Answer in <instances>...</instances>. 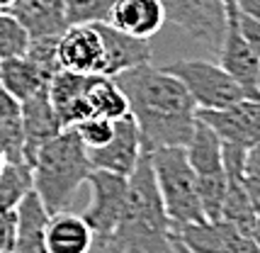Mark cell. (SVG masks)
Listing matches in <instances>:
<instances>
[{
	"mask_svg": "<svg viewBox=\"0 0 260 253\" xmlns=\"http://www.w3.org/2000/svg\"><path fill=\"white\" fill-rule=\"evenodd\" d=\"M15 0H0V10H10Z\"/></svg>",
	"mask_w": 260,
	"mask_h": 253,
	"instance_id": "35",
	"label": "cell"
},
{
	"mask_svg": "<svg viewBox=\"0 0 260 253\" xmlns=\"http://www.w3.org/2000/svg\"><path fill=\"white\" fill-rule=\"evenodd\" d=\"M24 56L29 58L37 69L44 71L46 76L51 78L56 71H61V66H58V37L29 39V46H27Z\"/></svg>",
	"mask_w": 260,
	"mask_h": 253,
	"instance_id": "28",
	"label": "cell"
},
{
	"mask_svg": "<svg viewBox=\"0 0 260 253\" xmlns=\"http://www.w3.org/2000/svg\"><path fill=\"white\" fill-rule=\"evenodd\" d=\"M29 168H32V190L42 200L46 212L56 214L66 209L76 190L88 180L92 163L78 132L68 126L34 153Z\"/></svg>",
	"mask_w": 260,
	"mask_h": 253,
	"instance_id": "3",
	"label": "cell"
},
{
	"mask_svg": "<svg viewBox=\"0 0 260 253\" xmlns=\"http://www.w3.org/2000/svg\"><path fill=\"white\" fill-rule=\"evenodd\" d=\"M250 239L255 241V246L260 248V214H258V219H255V227H253V234H250Z\"/></svg>",
	"mask_w": 260,
	"mask_h": 253,
	"instance_id": "34",
	"label": "cell"
},
{
	"mask_svg": "<svg viewBox=\"0 0 260 253\" xmlns=\"http://www.w3.org/2000/svg\"><path fill=\"white\" fill-rule=\"evenodd\" d=\"M88 110H90V117L122 119L129 115V103L114 78L92 73L88 83Z\"/></svg>",
	"mask_w": 260,
	"mask_h": 253,
	"instance_id": "22",
	"label": "cell"
},
{
	"mask_svg": "<svg viewBox=\"0 0 260 253\" xmlns=\"http://www.w3.org/2000/svg\"><path fill=\"white\" fill-rule=\"evenodd\" d=\"M241 185L248 195L250 205L260 214V144L250 146L246 151V163H243V173H241Z\"/></svg>",
	"mask_w": 260,
	"mask_h": 253,
	"instance_id": "30",
	"label": "cell"
},
{
	"mask_svg": "<svg viewBox=\"0 0 260 253\" xmlns=\"http://www.w3.org/2000/svg\"><path fill=\"white\" fill-rule=\"evenodd\" d=\"M107 253H185L187 248L178 241L175 227L166 214L160 200L151 153L144 151L129 175L126 205L119 224L100 243Z\"/></svg>",
	"mask_w": 260,
	"mask_h": 253,
	"instance_id": "2",
	"label": "cell"
},
{
	"mask_svg": "<svg viewBox=\"0 0 260 253\" xmlns=\"http://www.w3.org/2000/svg\"><path fill=\"white\" fill-rule=\"evenodd\" d=\"M117 0H66V22L71 24H107Z\"/></svg>",
	"mask_w": 260,
	"mask_h": 253,
	"instance_id": "25",
	"label": "cell"
},
{
	"mask_svg": "<svg viewBox=\"0 0 260 253\" xmlns=\"http://www.w3.org/2000/svg\"><path fill=\"white\" fill-rule=\"evenodd\" d=\"M107 24L124 35L151 39L166 24V12L160 0H117Z\"/></svg>",
	"mask_w": 260,
	"mask_h": 253,
	"instance_id": "17",
	"label": "cell"
},
{
	"mask_svg": "<svg viewBox=\"0 0 260 253\" xmlns=\"http://www.w3.org/2000/svg\"><path fill=\"white\" fill-rule=\"evenodd\" d=\"M49 76L44 71H39L27 56H15V58H3L0 61V83L8 90L24 103L27 98H32L34 92L49 85Z\"/></svg>",
	"mask_w": 260,
	"mask_h": 253,
	"instance_id": "21",
	"label": "cell"
},
{
	"mask_svg": "<svg viewBox=\"0 0 260 253\" xmlns=\"http://www.w3.org/2000/svg\"><path fill=\"white\" fill-rule=\"evenodd\" d=\"M85 183L90 185V202H88V207L80 217L88 222V227L92 229V236L100 246L122 219V212H124L126 205L129 178L92 168Z\"/></svg>",
	"mask_w": 260,
	"mask_h": 253,
	"instance_id": "6",
	"label": "cell"
},
{
	"mask_svg": "<svg viewBox=\"0 0 260 253\" xmlns=\"http://www.w3.org/2000/svg\"><path fill=\"white\" fill-rule=\"evenodd\" d=\"M114 81L129 103V115L139 126L144 151L151 153L190 141L200 107L173 73L144 64L114 76Z\"/></svg>",
	"mask_w": 260,
	"mask_h": 253,
	"instance_id": "1",
	"label": "cell"
},
{
	"mask_svg": "<svg viewBox=\"0 0 260 253\" xmlns=\"http://www.w3.org/2000/svg\"><path fill=\"white\" fill-rule=\"evenodd\" d=\"M5 163L8 161H5V156H3V151H0V173H3V168H5Z\"/></svg>",
	"mask_w": 260,
	"mask_h": 253,
	"instance_id": "37",
	"label": "cell"
},
{
	"mask_svg": "<svg viewBox=\"0 0 260 253\" xmlns=\"http://www.w3.org/2000/svg\"><path fill=\"white\" fill-rule=\"evenodd\" d=\"M20 119H22L24 129V161L29 166L34 153L61 132V122L49 100V85L24 100L22 110H20Z\"/></svg>",
	"mask_w": 260,
	"mask_h": 253,
	"instance_id": "14",
	"label": "cell"
},
{
	"mask_svg": "<svg viewBox=\"0 0 260 253\" xmlns=\"http://www.w3.org/2000/svg\"><path fill=\"white\" fill-rule=\"evenodd\" d=\"M226 5V27H224V39L219 46V66L246 90V98H258L255 95V76L260 69V58L253 54L248 42L243 39L238 29V5L236 0H224Z\"/></svg>",
	"mask_w": 260,
	"mask_h": 253,
	"instance_id": "9",
	"label": "cell"
},
{
	"mask_svg": "<svg viewBox=\"0 0 260 253\" xmlns=\"http://www.w3.org/2000/svg\"><path fill=\"white\" fill-rule=\"evenodd\" d=\"M197 117L212 126L221 141L246 149L260 144V98H241L224 110H200Z\"/></svg>",
	"mask_w": 260,
	"mask_h": 253,
	"instance_id": "10",
	"label": "cell"
},
{
	"mask_svg": "<svg viewBox=\"0 0 260 253\" xmlns=\"http://www.w3.org/2000/svg\"><path fill=\"white\" fill-rule=\"evenodd\" d=\"M255 95L260 98V69H258V76H255Z\"/></svg>",
	"mask_w": 260,
	"mask_h": 253,
	"instance_id": "36",
	"label": "cell"
},
{
	"mask_svg": "<svg viewBox=\"0 0 260 253\" xmlns=\"http://www.w3.org/2000/svg\"><path fill=\"white\" fill-rule=\"evenodd\" d=\"M151 166L170 222L175 227L202 222L204 212L197 193V175L187 161L185 146H166L151 151Z\"/></svg>",
	"mask_w": 260,
	"mask_h": 253,
	"instance_id": "4",
	"label": "cell"
},
{
	"mask_svg": "<svg viewBox=\"0 0 260 253\" xmlns=\"http://www.w3.org/2000/svg\"><path fill=\"white\" fill-rule=\"evenodd\" d=\"M160 5L166 12V22L180 27L207 49L219 51L226 27L224 0H160Z\"/></svg>",
	"mask_w": 260,
	"mask_h": 253,
	"instance_id": "7",
	"label": "cell"
},
{
	"mask_svg": "<svg viewBox=\"0 0 260 253\" xmlns=\"http://www.w3.org/2000/svg\"><path fill=\"white\" fill-rule=\"evenodd\" d=\"M185 153H187V161H190L197 178L226 175L224 173V163H221V139L200 117L194 122L192 137L185 144Z\"/></svg>",
	"mask_w": 260,
	"mask_h": 253,
	"instance_id": "20",
	"label": "cell"
},
{
	"mask_svg": "<svg viewBox=\"0 0 260 253\" xmlns=\"http://www.w3.org/2000/svg\"><path fill=\"white\" fill-rule=\"evenodd\" d=\"M185 253H190V251H185Z\"/></svg>",
	"mask_w": 260,
	"mask_h": 253,
	"instance_id": "38",
	"label": "cell"
},
{
	"mask_svg": "<svg viewBox=\"0 0 260 253\" xmlns=\"http://www.w3.org/2000/svg\"><path fill=\"white\" fill-rule=\"evenodd\" d=\"M141 153H144V149H141L139 126L132 119V115H126L122 119H114L112 139L100 149L88 151V159H90L92 168H98V171H110L129 178L134 173Z\"/></svg>",
	"mask_w": 260,
	"mask_h": 253,
	"instance_id": "11",
	"label": "cell"
},
{
	"mask_svg": "<svg viewBox=\"0 0 260 253\" xmlns=\"http://www.w3.org/2000/svg\"><path fill=\"white\" fill-rule=\"evenodd\" d=\"M8 12L27 29L29 39L61 37L68 29L66 0H15Z\"/></svg>",
	"mask_w": 260,
	"mask_h": 253,
	"instance_id": "16",
	"label": "cell"
},
{
	"mask_svg": "<svg viewBox=\"0 0 260 253\" xmlns=\"http://www.w3.org/2000/svg\"><path fill=\"white\" fill-rule=\"evenodd\" d=\"M78 132L80 141L85 144V149L92 151V149H100L105 146L114 134V119H105V117H90L85 122L73 126Z\"/></svg>",
	"mask_w": 260,
	"mask_h": 253,
	"instance_id": "29",
	"label": "cell"
},
{
	"mask_svg": "<svg viewBox=\"0 0 260 253\" xmlns=\"http://www.w3.org/2000/svg\"><path fill=\"white\" fill-rule=\"evenodd\" d=\"M0 151L8 163L24 161V129L20 117H0Z\"/></svg>",
	"mask_w": 260,
	"mask_h": 253,
	"instance_id": "27",
	"label": "cell"
},
{
	"mask_svg": "<svg viewBox=\"0 0 260 253\" xmlns=\"http://www.w3.org/2000/svg\"><path fill=\"white\" fill-rule=\"evenodd\" d=\"M163 69L173 73L187 88L200 110H224L229 105L246 98V90L238 85L219 64L204 58H178Z\"/></svg>",
	"mask_w": 260,
	"mask_h": 253,
	"instance_id": "5",
	"label": "cell"
},
{
	"mask_svg": "<svg viewBox=\"0 0 260 253\" xmlns=\"http://www.w3.org/2000/svg\"><path fill=\"white\" fill-rule=\"evenodd\" d=\"M175 227V224H173ZM178 241L190 253H260L255 241L224 219H202L175 227Z\"/></svg>",
	"mask_w": 260,
	"mask_h": 253,
	"instance_id": "8",
	"label": "cell"
},
{
	"mask_svg": "<svg viewBox=\"0 0 260 253\" xmlns=\"http://www.w3.org/2000/svg\"><path fill=\"white\" fill-rule=\"evenodd\" d=\"M46 222L49 212L44 209L37 193H27L15 209V243L12 253H49L46 251Z\"/></svg>",
	"mask_w": 260,
	"mask_h": 253,
	"instance_id": "18",
	"label": "cell"
},
{
	"mask_svg": "<svg viewBox=\"0 0 260 253\" xmlns=\"http://www.w3.org/2000/svg\"><path fill=\"white\" fill-rule=\"evenodd\" d=\"M29 46V35L8 10H0V61L24 56Z\"/></svg>",
	"mask_w": 260,
	"mask_h": 253,
	"instance_id": "26",
	"label": "cell"
},
{
	"mask_svg": "<svg viewBox=\"0 0 260 253\" xmlns=\"http://www.w3.org/2000/svg\"><path fill=\"white\" fill-rule=\"evenodd\" d=\"M15 243V212L0 214V253H12Z\"/></svg>",
	"mask_w": 260,
	"mask_h": 253,
	"instance_id": "32",
	"label": "cell"
},
{
	"mask_svg": "<svg viewBox=\"0 0 260 253\" xmlns=\"http://www.w3.org/2000/svg\"><path fill=\"white\" fill-rule=\"evenodd\" d=\"M105 49L95 24H71L58 37V66L71 73H102Z\"/></svg>",
	"mask_w": 260,
	"mask_h": 253,
	"instance_id": "12",
	"label": "cell"
},
{
	"mask_svg": "<svg viewBox=\"0 0 260 253\" xmlns=\"http://www.w3.org/2000/svg\"><path fill=\"white\" fill-rule=\"evenodd\" d=\"M95 236L88 222L61 209L56 214H49L46 222V251L49 253H90Z\"/></svg>",
	"mask_w": 260,
	"mask_h": 253,
	"instance_id": "19",
	"label": "cell"
},
{
	"mask_svg": "<svg viewBox=\"0 0 260 253\" xmlns=\"http://www.w3.org/2000/svg\"><path fill=\"white\" fill-rule=\"evenodd\" d=\"M238 29H241L243 39L248 42V46L253 49V54L260 58V22L238 10Z\"/></svg>",
	"mask_w": 260,
	"mask_h": 253,
	"instance_id": "31",
	"label": "cell"
},
{
	"mask_svg": "<svg viewBox=\"0 0 260 253\" xmlns=\"http://www.w3.org/2000/svg\"><path fill=\"white\" fill-rule=\"evenodd\" d=\"M92 73H71L56 71L49 81V100L54 105L61 129L76 126L90 119L88 110V83Z\"/></svg>",
	"mask_w": 260,
	"mask_h": 253,
	"instance_id": "13",
	"label": "cell"
},
{
	"mask_svg": "<svg viewBox=\"0 0 260 253\" xmlns=\"http://www.w3.org/2000/svg\"><path fill=\"white\" fill-rule=\"evenodd\" d=\"M221 219L234 224L246 236L253 234L258 214H255V209L250 205L241 180H236V178H226V197H224V207H221Z\"/></svg>",
	"mask_w": 260,
	"mask_h": 253,
	"instance_id": "24",
	"label": "cell"
},
{
	"mask_svg": "<svg viewBox=\"0 0 260 253\" xmlns=\"http://www.w3.org/2000/svg\"><path fill=\"white\" fill-rule=\"evenodd\" d=\"M32 193V168L27 163H5L0 173V214H10Z\"/></svg>",
	"mask_w": 260,
	"mask_h": 253,
	"instance_id": "23",
	"label": "cell"
},
{
	"mask_svg": "<svg viewBox=\"0 0 260 253\" xmlns=\"http://www.w3.org/2000/svg\"><path fill=\"white\" fill-rule=\"evenodd\" d=\"M102 39L105 49V64H102V76H119L129 69L151 64V44L148 39L124 35L119 29H114L112 24H95Z\"/></svg>",
	"mask_w": 260,
	"mask_h": 253,
	"instance_id": "15",
	"label": "cell"
},
{
	"mask_svg": "<svg viewBox=\"0 0 260 253\" xmlns=\"http://www.w3.org/2000/svg\"><path fill=\"white\" fill-rule=\"evenodd\" d=\"M22 103L0 83V117H20Z\"/></svg>",
	"mask_w": 260,
	"mask_h": 253,
	"instance_id": "33",
	"label": "cell"
}]
</instances>
